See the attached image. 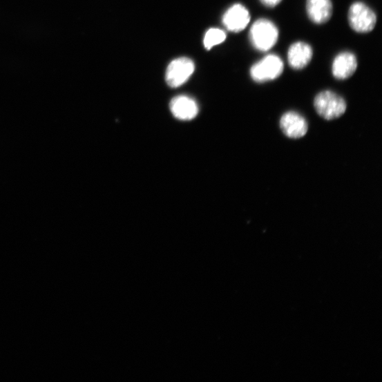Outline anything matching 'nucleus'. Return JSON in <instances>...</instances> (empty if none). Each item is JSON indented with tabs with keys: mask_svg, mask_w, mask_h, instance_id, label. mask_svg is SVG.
Here are the masks:
<instances>
[{
	"mask_svg": "<svg viewBox=\"0 0 382 382\" xmlns=\"http://www.w3.org/2000/svg\"><path fill=\"white\" fill-rule=\"evenodd\" d=\"M278 38V27L267 19L256 20L250 29V42L255 49L261 52L271 50L277 44Z\"/></svg>",
	"mask_w": 382,
	"mask_h": 382,
	"instance_id": "obj_1",
	"label": "nucleus"
},
{
	"mask_svg": "<svg viewBox=\"0 0 382 382\" xmlns=\"http://www.w3.org/2000/svg\"><path fill=\"white\" fill-rule=\"evenodd\" d=\"M314 104L317 113L327 121L338 119L347 108L344 99L330 90L318 93L314 99Z\"/></svg>",
	"mask_w": 382,
	"mask_h": 382,
	"instance_id": "obj_2",
	"label": "nucleus"
},
{
	"mask_svg": "<svg viewBox=\"0 0 382 382\" xmlns=\"http://www.w3.org/2000/svg\"><path fill=\"white\" fill-rule=\"evenodd\" d=\"M347 19L352 30L360 34L372 32L376 23L375 12L362 2H356L351 5Z\"/></svg>",
	"mask_w": 382,
	"mask_h": 382,
	"instance_id": "obj_3",
	"label": "nucleus"
},
{
	"mask_svg": "<svg viewBox=\"0 0 382 382\" xmlns=\"http://www.w3.org/2000/svg\"><path fill=\"white\" fill-rule=\"evenodd\" d=\"M283 71L282 59L276 55H268L252 66L250 75L254 82L264 83L276 79Z\"/></svg>",
	"mask_w": 382,
	"mask_h": 382,
	"instance_id": "obj_4",
	"label": "nucleus"
},
{
	"mask_svg": "<svg viewBox=\"0 0 382 382\" xmlns=\"http://www.w3.org/2000/svg\"><path fill=\"white\" fill-rule=\"evenodd\" d=\"M195 70V64L188 57L175 59L169 65L166 73V81L171 87H179L186 83Z\"/></svg>",
	"mask_w": 382,
	"mask_h": 382,
	"instance_id": "obj_5",
	"label": "nucleus"
},
{
	"mask_svg": "<svg viewBox=\"0 0 382 382\" xmlns=\"http://www.w3.org/2000/svg\"><path fill=\"white\" fill-rule=\"evenodd\" d=\"M280 125L283 133L292 139L303 137L308 131L306 120L301 114L296 111H289L283 114Z\"/></svg>",
	"mask_w": 382,
	"mask_h": 382,
	"instance_id": "obj_6",
	"label": "nucleus"
},
{
	"mask_svg": "<svg viewBox=\"0 0 382 382\" xmlns=\"http://www.w3.org/2000/svg\"><path fill=\"white\" fill-rule=\"evenodd\" d=\"M313 49L303 41L292 44L287 51V61L289 67L295 70L305 68L312 60Z\"/></svg>",
	"mask_w": 382,
	"mask_h": 382,
	"instance_id": "obj_7",
	"label": "nucleus"
},
{
	"mask_svg": "<svg viewBox=\"0 0 382 382\" xmlns=\"http://www.w3.org/2000/svg\"><path fill=\"white\" fill-rule=\"evenodd\" d=\"M250 20L249 12L240 4L233 5L229 8L222 18V22L227 30L235 33L245 30Z\"/></svg>",
	"mask_w": 382,
	"mask_h": 382,
	"instance_id": "obj_8",
	"label": "nucleus"
},
{
	"mask_svg": "<svg viewBox=\"0 0 382 382\" xmlns=\"http://www.w3.org/2000/svg\"><path fill=\"white\" fill-rule=\"evenodd\" d=\"M358 68L357 57L354 53L344 51L334 58L332 73L338 80H345L354 75Z\"/></svg>",
	"mask_w": 382,
	"mask_h": 382,
	"instance_id": "obj_9",
	"label": "nucleus"
},
{
	"mask_svg": "<svg viewBox=\"0 0 382 382\" xmlns=\"http://www.w3.org/2000/svg\"><path fill=\"white\" fill-rule=\"evenodd\" d=\"M306 10L313 23L324 24L332 17L333 3L332 0H307Z\"/></svg>",
	"mask_w": 382,
	"mask_h": 382,
	"instance_id": "obj_10",
	"label": "nucleus"
},
{
	"mask_svg": "<svg viewBox=\"0 0 382 382\" xmlns=\"http://www.w3.org/2000/svg\"><path fill=\"white\" fill-rule=\"evenodd\" d=\"M170 110L176 119L181 121H191L198 113L197 103L187 96H178L170 103Z\"/></svg>",
	"mask_w": 382,
	"mask_h": 382,
	"instance_id": "obj_11",
	"label": "nucleus"
},
{
	"mask_svg": "<svg viewBox=\"0 0 382 382\" xmlns=\"http://www.w3.org/2000/svg\"><path fill=\"white\" fill-rule=\"evenodd\" d=\"M226 39V34L219 28H211L204 37L205 48L210 50L214 46L222 44Z\"/></svg>",
	"mask_w": 382,
	"mask_h": 382,
	"instance_id": "obj_12",
	"label": "nucleus"
},
{
	"mask_svg": "<svg viewBox=\"0 0 382 382\" xmlns=\"http://www.w3.org/2000/svg\"><path fill=\"white\" fill-rule=\"evenodd\" d=\"M283 0H260L261 4L268 8H274L278 6Z\"/></svg>",
	"mask_w": 382,
	"mask_h": 382,
	"instance_id": "obj_13",
	"label": "nucleus"
}]
</instances>
